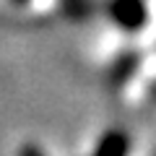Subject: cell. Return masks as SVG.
Wrapping results in <instances>:
<instances>
[{"mask_svg": "<svg viewBox=\"0 0 156 156\" xmlns=\"http://www.w3.org/2000/svg\"><path fill=\"white\" fill-rule=\"evenodd\" d=\"M107 16L115 26L125 29V31H138L148 21V8L143 0H109Z\"/></svg>", "mask_w": 156, "mask_h": 156, "instance_id": "1", "label": "cell"}, {"mask_svg": "<svg viewBox=\"0 0 156 156\" xmlns=\"http://www.w3.org/2000/svg\"><path fill=\"white\" fill-rule=\"evenodd\" d=\"M13 3H29V0H13Z\"/></svg>", "mask_w": 156, "mask_h": 156, "instance_id": "4", "label": "cell"}, {"mask_svg": "<svg viewBox=\"0 0 156 156\" xmlns=\"http://www.w3.org/2000/svg\"><path fill=\"white\" fill-rule=\"evenodd\" d=\"M128 154H130V135L120 128H109L96 140L91 156H128Z\"/></svg>", "mask_w": 156, "mask_h": 156, "instance_id": "2", "label": "cell"}, {"mask_svg": "<svg viewBox=\"0 0 156 156\" xmlns=\"http://www.w3.org/2000/svg\"><path fill=\"white\" fill-rule=\"evenodd\" d=\"M62 11H65V16L81 21L91 13V0H62Z\"/></svg>", "mask_w": 156, "mask_h": 156, "instance_id": "3", "label": "cell"}, {"mask_svg": "<svg viewBox=\"0 0 156 156\" xmlns=\"http://www.w3.org/2000/svg\"><path fill=\"white\" fill-rule=\"evenodd\" d=\"M154 96H156V86H154Z\"/></svg>", "mask_w": 156, "mask_h": 156, "instance_id": "5", "label": "cell"}]
</instances>
